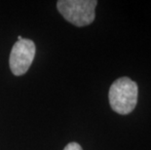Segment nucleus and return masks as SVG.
<instances>
[{"mask_svg": "<svg viewBox=\"0 0 151 150\" xmlns=\"http://www.w3.org/2000/svg\"><path fill=\"white\" fill-rule=\"evenodd\" d=\"M97 4L96 0H60L57 7L68 23L81 27L94 22Z\"/></svg>", "mask_w": 151, "mask_h": 150, "instance_id": "obj_2", "label": "nucleus"}, {"mask_svg": "<svg viewBox=\"0 0 151 150\" xmlns=\"http://www.w3.org/2000/svg\"><path fill=\"white\" fill-rule=\"evenodd\" d=\"M63 150H83L81 145L78 144L77 142H70L68 144H66V146Z\"/></svg>", "mask_w": 151, "mask_h": 150, "instance_id": "obj_4", "label": "nucleus"}, {"mask_svg": "<svg viewBox=\"0 0 151 150\" xmlns=\"http://www.w3.org/2000/svg\"><path fill=\"white\" fill-rule=\"evenodd\" d=\"M35 51V44L30 39L22 38L14 44L9 59V65L13 74L21 76L27 71L33 62Z\"/></svg>", "mask_w": 151, "mask_h": 150, "instance_id": "obj_3", "label": "nucleus"}, {"mask_svg": "<svg viewBox=\"0 0 151 150\" xmlns=\"http://www.w3.org/2000/svg\"><path fill=\"white\" fill-rule=\"evenodd\" d=\"M139 87L129 77H121L110 86L108 93L109 103L115 112L121 115L131 113L137 103Z\"/></svg>", "mask_w": 151, "mask_h": 150, "instance_id": "obj_1", "label": "nucleus"}]
</instances>
